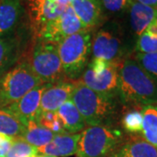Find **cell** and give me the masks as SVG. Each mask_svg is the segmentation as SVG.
<instances>
[{
	"label": "cell",
	"mask_w": 157,
	"mask_h": 157,
	"mask_svg": "<svg viewBox=\"0 0 157 157\" xmlns=\"http://www.w3.org/2000/svg\"><path fill=\"white\" fill-rule=\"evenodd\" d=\"M118 97L129 106H147L157 102V83L135 59H126L119 68Z\"/></svg>",
	"instance_id": "obj_1"
},
{
	"label": "cell",
	"mask_w": 157,
	"mask_h": 157,
	"mask_svg": "<svg viewBox=\"0 0 157 157\" xmlns=\"http://www.w3.org/2000/svg\"><path fill=\"white\" fill-rule=\"evenodd\" d=\"M117 97L97 93L76 81L71 100L86 126L114 128L118 116Z\"/></svg>",
	"instance_id": "obj_2"
},
{
	"label": "cell",
	"mask_w": 157,
	"mask_h": 157,
	"mask_svg": "<svg viewBox=\"0 0 157 157\" xmlns=\"http://www.w3.org/2000/svg\"><path fill=\"white\" fill-rule=\"evenodd\" d=\"M92 29L68 36L58 44V52L66 78L78 80L87 67L92 49Z\"/></svg>",
	"instance_id": "obj_3"
},
{
	"label": "cell",
	"mask_w": 157,
	"mask_h": 157,
	"mask_svg": "<svg viewBox=\"0 0 157 157\" xmlns=\"http://www.w3.org/2000/svg\"><path fill=\"white\" fill-rule=\"evenodd\" d=\"M43 84L32 70L26 58L22 56L17 65L2 76L0 106L6 107L11 105L20 100L31 90Z\"/></svg>",
	"instance_id": "obj_4"
},
{
	"label": "cell",
	"mask_w": 157,
	"mask_h": 157,
	"mask_svg": "<svg viewBox=\"0 0 157 157\" xmlns=\"http://www.w3.org/2000/svg\"><path fill=\"white\" fill-rule=\"evenodd\" d=\"M22 56L26 58L35 75L44 84H54L67 79L62 68L56 44L35 40L32 51Z\"/></svg>",
	"instance_id": "obj_5"
},
{
	"label": "cell",
	"mask_w": 157,
	"mask_h": 157,
	"mask_svg": "<svg viewBox=\"0 0 157 157\" xmlns=\"http://www.w3.org/2000/svg\"><path fill=\"white\" fill-rule=\"evenodd\" d=\"M122 133L107 127L89 126L80 133L76 157H109L123 140Z\"/></svg>",
	"instance_id": "obj_6"
},
{
	"label": "cell",
	"mask_w": 157,
	"mask_h": 157,
	"mask_svg": "<svg viewBox=\"0 0 157 157\" xmlns=\"http://www.w3.org/2000/svg\"><path fill=\"white\" fill-rule=\"evenodd\" d=\"M125 52L124 34L115 21H106L93 36L91 53L93 58L107 62L121 63Z\"/></svg>",
	"instance_id": "obj_7"
},
{
	"label": "cell",
	"mask_w": 157,
	"mask_h": 157,
	"mask_svg": "<svg viewBox=\"0 0 157 157\" xmlns=\"http://www.w3.org/2000/svg\"><path fill=\"white\" fill-rule=\"evenodd\" d=\"M87 29L69 6L55 19L47 23L35 40H42L58 45L62 39Z\"/></svg>",
	"instance_id": "obj_8"
},
{
	"label": "cell",
	"mask_w": 157,
	"mask_h": 157,
	"mask_svg": "<svg viewBox=\"0 0 157 157\" xmlns=\"http://www.w3.org/2000/svg\"><path fill=\"white\" fill-rule=\"evenodd\" d=\"M121 64L110 62L107 69L100 75H94L90 69L86 68L80 78L76 81L97 93L106 95L118 96L119 68Z\"/></svg>",
	"instance_id": "obj_9"
},
{
	"label": "cell",
	"mask_w": 157,
	"mask_h": 157,
	"mask_svg": "<svg viewBox=\"0 0 157 157\" xmlns=\"http://www.w3.org/2000/svg\"><path fill=\"white\" fill-rule=\"evenodd\" d=\"M67 6H60L52 0H27L29 19L34 39H36L47 23L59 17Z\"/></svg>",
	"instance_id": "obj_10"
},
{
	"label": "cell",
	"mask_w": 157,
	"mask_h": 157,
	"mask_svg": "<svg viewBox=\"0 0 157 157\" xmlns=\"http://www.w3.org/2000/svg\"><path fill=\"white\" fill-rule=\"evenodd\" d=\"M76 81L63 79L54 84H48L41 95L39 113L56 112L66 101L71 100Z\"/></svg>",
	"instance_id": "obj_11"
},
{
	"label": "cell",
	"mask_w": 157,
	"mask_h": 157,
	"mask_svg": "<svg viewBox=\"0 0 157 157\" xmlns=\"http://www.w3.org/2000/svg\"><path fill=\"white\" fill-rule=\"evenodd\" d=\"M48 84L40 85L31 90L20 100L6 107L11 111L25 126L29 121H37L39 116L41 95Z\"/></svg>",
	"instance_id": "obj_12"
},
{
	"label": "cell",
	"mask_w": 157,
	"mask_h": 157,
	"mask_svg": "<svg viewBox=\"0 0 157 157\" xmlns=\"http://www.w3.org/2000/svg\"><path fill=\"white\" fill-rule=\"evenodd\" d=\"M128 11L130 31L138 39L152 23L157 19V8L132 1L127 9Z\"/></svg>",
	"instance_id": "obj_13"
},
{
	"label": "cell",
	"mask_w": 157,
	"mask_h": 157,
	"mask_svg": "<svg viewBox=\"0 0 157 157\" xmlns=\"http://www.w3.org/2000/svg\"><path fill=\"white\" fill-rule=\"evenodd\" d=\"M109 157H157V148L143 139L141 135H130L118 145Z\"/></svg>",
	"instance_id": "obj_14"
},
{
	"label": "cell",
	"mask_w": 157,
	"mask_h": 157,
	"mask_svg": "<svg viewBox=\"0 0 157 157\" xmlns=\"http://www.w3.org/2000/svg\"><path fill=\"white\" fill-rule=\"evenodd\" d=\"M80 133L56 134L53 139L45 146L39 147V155L55 157H68L77 152Z\"/></svg>",
	"instance_id": "obj_15"
},
{
	"label": "cell",
	"mask_w": 157,
	"mask_h": 157,
	"mask_svg": "<svg viewBox=\"0 0 157 157\" xmlns=\"http://www.w3.org/2000/svg\"><path fill=\"white\" fill-rule=\"evenodd\" d=\"M70 6L86 28H95L106 21L100 0H73Z\"/></svg>",
	"instance_id": "obj_16"
},
{
	"label": "cell",
	"mask_w": 157,
	"mask_h": 157,
	"mask_svg": "<svg viewBox=\"0 0 157 157\" xmlns=\"http://www.w3.org/2000/svg\"><path fill=\"white\" fill-rule=\"evenodd\" d=\"M23 11L22 0H0V37L14 33Z\"/></svg>",
	"instance_id": "obj_17"
},
{
	"label": "cell",
	"mask_w": 157,
	"mask_h": 157,
	"mask_svg": "<svg viewBox=\"0 0 157 157\" xmlns=\"http://www.w3.org/2000/svg\"><path fill=\"white\" fill-rule=\"evenodd\" d=\"M22 55L20 40L14 33L0 37V75L3 76L13 67Z\"/></svg>",
	"instance_id": "obj_18"
},
{
	"label": "cell",
	"mask_w": 157,
	"mask_h": 157,
	"mask_svg": "<svg viewBox=\"0 0 157 157\" xmlns=\"http://www.w3.org/2000/svg\"><path fill=\"white\" fill-rule=\"evenodd\" d=\"M56 112L66 132L69 134H78L86 128V121L72 100L66 101Z\"/></svg>",
	"instance_id": "obj_19"
},
{
	"label": "cell",
	"mask_w": 157,
	"mask_h": 157,
	"mask_svg": "<svg viewBox=\"0 0 157 157\" xmlns=\"http://www.w3.org/2000/svg\"><path fill=\"white\" fill-rule=\"evenodd\" d=\"M55 135L56 134L50 130L39 126L35 121H29L25 126V130L20 138L39 148L49 143Z\"/></svg>",
	"instance_id": "obj_20"
},
{
	"label": "cell",
	"mask_w": 157,
	"mask_h": 157,
	"mask_svg": "<svg viewBox=\"0 0 157 157\" xmlns=\"http://www.w3.org/2000/svg\"><path fill=\"white\" fill-rule=\"evenodd\" d=\"M142 131L143 139L157 148V105L152 104L142 107Z\"/></svg>",
	"instance_id": "obj_21"
},
{
	"label": "cell",
	"mask_w": 157,
	"mask_h": 157,
	"mask_svg": "<svg viewBox=\"0 0 157 157\" xmlns=\"http://www.w3.org/2000/svg\"><path fill=\"white\" fill-rule=\"evenodd\" d=\"M25 130V126L6 107L0 106V134L20 137Z\"/></svg>",
	"instance_id": "obj_22"
},
{
	"label": "cell",
	"mask_w": 157,
	"mask_h": 157,
	"mask_svg": "<svg viewBox=\"0 0 157 157\" xmlns=\"http://www.w3.org/2000/svg\"><path fill=\"white\" fill-rule=\"evenodd\" d=\"M135 48L139 53L157 52V19L137 39Z\"/></svg>",
	"instance_id": "obj_23"
},
{
	"label": "cell",
	"mask_w": 157,
	"mask_h": 157,
	"mask_svg": "<svg viewBox=\"0 0 157 157\" xmlns=\"http://www.w3.org/2000/svg\"><path fill=\"white\" fill-rule=\"evenodd\" d=\"M121 126L126 132L132 135H141L142 131V113L141 110H130L121 119Z\"/></svg>",
	"instance_id": "obj_24"
},
{
	"label": "cell",
	"mask_w": 157,
	"mask_h": 157,
	"mask_svg": "<svg viewBox=\"0 0 157 157\" xmlns=\"http://www.w3.org/2000/svg\"><path fill=\"white\" fill-rule=\"evenodd\" d=\"M38 155V147L29 144L20 137H14L11 148L6 157H35Z\"/></svg>",
	"instance_id": "obj_25"
},
{
	"label": "cell",
	"mask_w": 157,
	"mask_h": 157,
	"mask_svg": "<svg viewBox=\"0 0 157 157\" xmlns=\"http://www.w3.org/2000/svg\"><path fill=\"white\" fill-rule=\"evenodd\" d=\"M36 122L39 126L52 131L54 134L67 133L63 128L61 121L57 112H44L39 113Z\"/></svg>",
	"instance_id": "obj_26"
},
{
	"label": "cell",
	"mask_w": 157,
	"mask_h": 157,
	"mask_svg": "<svg viewBox=\"0 0 157 157\" xmlns=\"http://www.w3.org/2000/svg\"><path fill=\"white\" fill-rule=\"evenodd\" d=\"M104 18L113 17L127 11L131 0H100Z\"/></svg>",
	"instance_id": "obj_27"
},
{
	"label": "cell",
	"mask_w": 157,
	"mask_h": 157,
	"mask_svg": "<svg viewBox=\"0 0 157 157\" xmlns=\"http://www.w3.org/2000/svg\"><path fill=\"white\" fill-rule=\"evenodd\" d=\"M135 60L157 83V52L137 53Z\"/></svg>",
	"instance_id": "obj_28"
},
{
	"label": "cell",
	"mask_w": 157,
	"mask_h": 157,
	"mask_svg": "<svg viewBox=\"0 0 157 157\" xmlns=\"http://www.w3.org/2000/svg\"><path fill=\"white\" fill-rule=\"evenodd\" d=\"M108 64H109V62H107L104 59L93 58L88 62L86 68L90 69L94 75H100L107 69Z\"/></svg>",
	"instance_id": "obj_29"
},
{
	"label": "cell",
	"mask_w": 157,
	"mask_h": 157,
	"mask_svg": "<svg viewBox=\"0 0 157 157\" xmlns=\"http://www.w3.org/2000/svg\"><path fill=\"white\" fill-rule=\"evenodd\" d=\"M14 137L0 134V157H6L11 148Z\"/></svg>",
	"instance_id": "obj_30"
},
{
	"label": "cell",
	"mask_w": 157,
	"mask_h": 157,
	"mask_svg": "<svg viewBox=\"0 0 157 157\" xmlns=\"http://www.w3.org/2000/svg\"><path fill=\"white\" fill-rule=\"evenodd\" d=\"M132 1H135V2H138V3H140L145 6L157 8V0H132Z\"/></svg>",
	"instance_id": "obj_31"
},
{
	"label": "cell",
	"mask_w": 157,
	"mask_h": 157,
	"mask_svg": "<svg viewBox=\"0 0 157 157\" xmlns=\"http://www.w3.org/2000/svg\"><path fill=\"white\" fill-rule=\"evenodd\" d=\"M36 157H55V156H51V155H38Z\"/></svg>",
	"instance_id": "obj_32"
},
{
	"label": "cell",
	"mask_w": 157,
	"mask_h": 157,
	"mask_svg": "<svg viewBox=\"0 0 157 157\" xmlns=\"http://www.w3.org/2000/svg\"><path fill=\"white\" fill-rule=\"evenodd\" d=\"M1 78H2V76L0 75V84H1Z\"/></svg>",
	"instance_id": "obj_33"
},
{
	"label": "cell",
	"mask_w": 157,
	"mask_h": 157,
	"mask_svg": "<svg viewBox=\"0 0 157 157\" xmlns=\"http://www.w3.org/2000/svg\"><path fill=\"white\" fill-rule=\"evenodd\" d=\"M35 157H36V156H35Z\"/></svg>",
	"instance_id": "obj_34"
}]
</instances>
